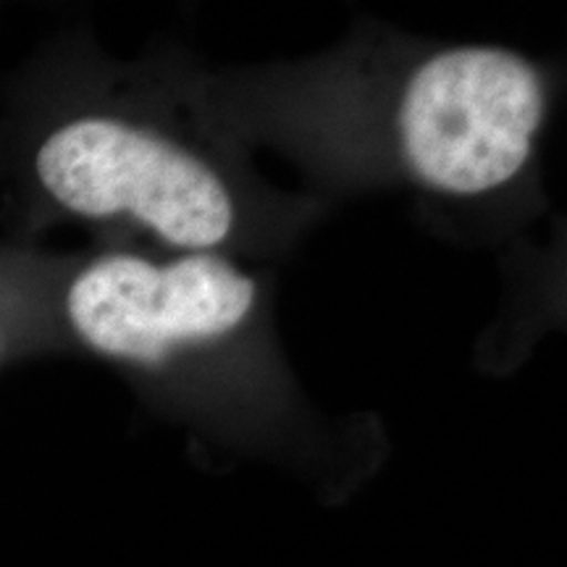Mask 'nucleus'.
<instances>
[{"mask_svg":"<svg viewBox=\"0 0 567 567\" xmlns=\"http://www.w3.org/2000/svg\"><path fill=\"white\" fill-rule=\"evenodd\" d=\"M544 118V84L502 48H455L415 71L400 101L402 153L446 195H484L526 166Z\"/></svg>","mask_w":567,"mask_h":567,"instance_id":"f257e3e1","label":"nucleus"},{"mask_svg":"<svg viewBox=\"0 0 567 567\" xmlns=\"http://www.w3.org/2000/svg\"><path fill=\"white\" fill-rule=\"evenodd\" d=\"M38 179L87 218L130 216L179 247H213L234 226L229 189L200 158L116 118H76L48 134Z\"/></svg>","mask_w":567,"mask_h":567,"instance_id":"f03ea898","label":"nucleus"},{"mask_svg":"<svg viewBox=\"0 0 567 567\" xmlns=\"http://www.w3.org/2000/svg\"><path fill=\"white\" fill-rule=\"evenodd\" d=\"M255 281L216 255L155 266L137 255H109L71 281L66 313L92 350L163 363L176 347L208 342L250 316Z\"/></svg>","mask_w":567,"mask_h":567,"instance_id":"7ed1b4c3","label":"nucleus"}]
</instances>
